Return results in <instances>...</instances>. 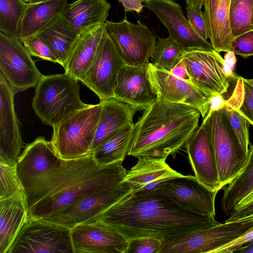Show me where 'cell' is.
I'll use <instances>...</instances> for the list:
<instances>
[{
	"mask_svg": "<svg viewBox=\"0 0 253 253\" xmlns=\"http://www.w3.org/2000/svg\"><path fill=\"white\" fill-rule=\"evenodd\" d=\"M96 220L113 228L128 241L147 237L158 239L162 243L219 223L214 216L197 214L182 209L155 189L132 192Z\"/></svg>",
	"mask_w": 253,
	"mask_h": 253,
	"instance_id": "1",
	"label": "cell"
},
{
	"mask_svg": "<svg viewBox=\"0 0 253 253\" xmlns=\"http://www.w3.org/2000/svg\"><path fill=\"white\" fill-rule=\"evenodd\" d=\"M126 173L122 161L100 165L92 153L66 160L64 166L42 179L26 194L29 216L47 217L82 197L120 184Z\"/></svg>",
	"mask_w": 253,
	"mask_h": 253,
	"instance_id": "2",
	"label": "cell"
},
{
	"mask_svg": "<svg viewBox=\"0 0 253 253\" xmlns=\"http://www.w3.org/2000/svg\"><path fill=\"white\" fill-rule=\"evenodd\" d=\"M201 116L189 105L157 100L134 124L128 155L167 158L174 155L199 126Z\"/></svg>",
	"mask_w": 253,
	"mask_h": 253,
	"instance_id": "3",
	"label": "cell"
},
{
	"mask_svg": "<svg viewBox=\"0 0 253 253\" xmlns=\"http://www.w3.org/2000/svg\"><path fill=\"white\" fill-rule=\"evenodd\" d=\"M78 81L65 73L43 75L36 86L32 105L43 123L53 127L88 105L80 98Z\"/></svg>",
	"mask_w": 253,
	"mask_h": 253,
	"instance_id": "4",
	"label": "cell"
},
{
	"mask_svg": "<svg viewBox=\"0 0 253 253\" xmlns=\"http://www.w3.org/2000/svg\"><path fill=\"white\" fill-rule=\"evenodd\" d=\"M101 104H88L53 127L50 142L62 159H79L92 153Z\"/></svg>",
	"mask_w": 253,
	"mask_h": 253,
	"instance_id": "5",
	"label": "cell"
},
{
	"mask_svg": "<svg viewBox=\"0 0 253 253\" xmlns=\"http://www.w3.org/2000/svg\"><path fill=\"white\" fill-rule=\"evenodd\" d=\"M213 151L220 189L241 171L248 154L233 134L222 109L208 113L204 118Z\"/></svg>",
	"mask_w": 253,
	"mask_h": 253,
	"instance_id": "6",
	"label": "cell"
},
{
	"mask_svg": "<svg viewBox=\"0 0 253 253\" xmlns=\"http://www.w3.org/2000/svg\"><path fill=\"white\" fill-rule=\"evenodd\" d=\"M253 225V214L233 221L219 223L164 243L162 253H212L234 240Z\"/></svg>",
	"mask_w": 253,
	"mask_h": 253,
	"instance_id": "7",
	"label": "cell"
},
{
	"mask_svg": "<svg viewBox=\"0 0 253 253\" xmlns=\"http://www.w3.org/2000/svg\"><path fill=\"white\" fill-rule=\"evenodd\" d=\"M74 253L71 229L29 217L8 253Z\"/></svg>",
	"mask_w": 253,
	"mask_h": 253,
	"instance_id": "8",
	"label": "cell"
},
{
	"mask_svg": "<svg viewBox=\"0 0 253 253\" xmlns=\"http://www.w3.org/2000/svg\"><path fill=\"white\" fill-rule=\"evenodd\" d=\"M132 192L127 183L86 195L41 220L71 229L93 221L113 205Z\"/></svg>",
	"mask_w": 253,
	"mask_h": 253,
	"instance_id": "9",
	"label": "cell"
},
{
	"mask_svg": "<svg viewBox=\"0 0 253 253\" xmlns=\"http://www.w3.org/2000/svg\"><path fill=\"white\" fill-rule=\"evenodd\" d=\"M0 74L15 93L36 86L43 76L21 41L0 32Z\"/></svg>",
	"mask_w": 253,
	"mask_h": 253,
	"instance_id": "10",
	"label": "cell"
},
{
	"mask_svg": "<svg viewBox=\"0 0 253 253\" xmlns=\"http://www.w3.org/2000/svg\"><path fill=\"white\" fill-rule=\"evenodd\" d=\"M104 26L125 64L136 66L150 63L157 39L145 24L140 20L132 23L125 17L117 22L106 20Z\"/></svg>",
	"mask_w": 253,
	"mask_h": 253,
	"instance_id": "11",
	"label": "cell"
},
{
	"mask_svg": "<svg viewBox=\"0 0 253 253\" xmlns=\"http://www.w3.org/2000/svg\"><path fill=\"white\" fill-rule=\"evenodd\" d=\"M125 63L105 28L93 62L80 80L99 98L114 97L118 72Z\"/></svg>",
	"mask_w": 253,
	"mask_h": 253,
	"instance_id": "12",
	"label": "cell"
},
{
	"mask_svg": "<svg viewBox=\"0 0 253 253\" xmlns=\"http://www.w3.org/2000/svg\"><path fill=\"white\" fill-rule=\"evenodd\" d=\"M189 81L201 90L215 95L227 92L231 80L224 71V60L215 50H194L183 52Z\"/></svg>",
	"mask_w": 253,
	"mask_h": 253,
	"instance_id": "13",
	"label": "cell"
},
{
	"mask_svg": "<svg viewBox=\"0 0 253 253\" xmlns=\"http://www.w3.org/2000/svg\"><path fill=\"white\" fill-rule=\"evenodd\" d=\"M144 6L156 14L168 29L169 36L184 52L215 50L211 44L202 38L186 19L181 6L173 0H144ZM216 51V50H215Z\"/></svg>",
	"mask_w": 253,
	"mask_h": 253,
	"instance_id": "14",
	"label": "cell"
},
{
	"mask_svg": "<svg viewBox=\"0 0 253 253\" xmlns=\"http://www.w3.org/2000/svg\"><path fill=\"white\" fill-rule=\"evenodd\" d=\"M66 161L57 155L50 141L43 136L28 144L16 164L26 194L47 174L63 167Z\"/></svg>",
	"mask_w": 253,
	"mask_h": 253,
	"instance_id": "15",
	"label": "cell"
},
{
	"mask_svg": "<svg viewBox=\"0 0 253 253\" xmlns=\"http://www.w3.org/2000/svg\"><path fill=\"white\" fill-rule=\"evenodd\" d=\"M148 68L149 78L158 100L189 105L197 109L203 119L206 117L213 95L201 90L188 81L157 69L150 62Z\"/></svg>",
	"mask_w": 253,
	"mask_h": 253,
	"instance_id": "16",
	"label": "cell"
},
{
	"mask_svg": "<svg viewBox=\"0 0 253 253\" xmlns=\"http://www.w3.org/2000/svg\"><path fill=\"white\" fill-rule=\"evenodd\" d=\"M155 190L186 211L202 215H215V199L218 191L209 189L194 176L184 175L170 179Z\"/></svg>",
	"mask_w": 253,
	"mask_h": 253,
	"instance_id": "17",
	"label": "cell"
},
{
	"mask_svg": "<svg viewBox=\"0 0 253 253\" xmlns=\"http://www.w3.org/2000/svg\"><path fill=\"white\" fill-rule=\"evenodd\" d=\"M74 253H126L128 241L104 222L96 220L71 229Z\"/></svg>",
	"mask_w": 253,
	"mask_h": 253,
	"instance_id": "18",
	"label": "cell"
},
{
	"mask_svg": "<svg viewBox=\"0 0 253 253\" xmlns=\"http://www.w3.org/2000/svg\"><path fill=\"white\" fill-rule=\"evenodd\" d=\"M15 93L0 74V161L13 165L24 144L14 109Z\"/></svg>",
	"mask_w": 253,
	"mask_h": 253,
	"instance_id": "19",
	"label": "cell"
},
{
	"mask_svg": "<svg viewBox=\"0 0 253 253\" xmlns=\"http://www.w3.org/2000/svg\"><path fill=\"white\" fill-rule=\"evenodd\" d=\"M148 65H123L118 72L114 97L138 110H144L158 100L149 78Z\"/></svg>",
	"mask_w": 253,
	"mask_h": 253,
	"instance_id": "20",
	"label": "cell"
},
{
	"mask_svg": "<svg viewBox=\"0 0 253 253\" xmlns=\"http://www.w3.org/2000/svg\"><path fill=\"white\" fill-rule=\"evenodd\" d=\"M194 176L212 191L220 189L215 157L205 120L185 144Z\"/></svg>",
	"mask_w": 253,
	"mask_h": 253,
	"instance_id": "21",
	"label": "cell"
},
{
	"mask_svg": "<svg viewBox=\"0 0 253 253\" xmlns=\"http://www.w3.org/2000/svg\"><path fill=\"white\" fill-rule=\"evenodd\" d=\"M137 158L136 164L126 172L122 181L130 186L133 193L153 190L167 180L184 175L172 169L166 163V158Z\"/></svg>",
	"mask_w": 253,
	"mask_h": 253,
	"instance_id": "22",
	"label": "cell"
},
{
	"mask_svg": "<svg viewBox=\"0 0 253 253\" xmlns=\"http://www.w3.org/2000/svg\"><path fill=\"white\" fill-rule=\"evenodd\" d=\"M230 0H203L208 38L218 52L230 51L233 37L229 21Z\"/></svg>",
	"mask_w": 253,
	"mask_h": 253,
	"instance_id": "23",
	"label": "cell"
},
{
	"mask_svg": "<svg viewBox=\"0 0 253 253\" xmlns=\"http://www.w3.org/2000/svg\"><path fill=\"white\" fill-rule=\"evenodd\" d=\"M51 49L63 67L77 42L79 35L62 13L55 16L36 34Z\"/></svg>",
	"mask_w": 253,
	"mask_h": 253,
	"instance_id": "24",
	"label": "cell"
},
{
	"mask_svg": "<svg viewBox=\"0 0 253 253\" xmlns=\"http://www.w3.org/2000/svg\"><path fill=\"white\" fill-rule=\"evenodd\" d=\"M101 110L92 146V152L119 129L133 124L138 109L114 97L100 100Z\"/></svg>",
	"mask_w": 253,
	"mask_h": 253,
	"instance_id": "25",
	"label": "cell"
},
{
	"mask_svg": "<svg viewBox=\"0 0 253 253\" xmlns=\"http://www.w3.org/2000/svg\"><path fill=\"white\" fill-rule=\"evenodd\" d=\"M29 217L26 196L0 200V253H8Z\"/></svg>",
	"mask_w": 253,
	"mask_h": 253,
	"instance_id": "26",
	"label": "cell"
},
{
	"mask_svg": "<svg viewBox=\"0 0 253 253\" xmlns=\"http://www.w3.org/2000/svg\"><path fill=\"white\" fill-rule=\"evenodd\" d=\"M104 30V23L91 27L80 35L63 67L66 74L80 81L93 62Z\"/></svg>",
	"mask_w": 253,
	"mask_h": 253,
	"instance_id": "27",
	"label": "cell"
},
{
	"mask_svg": "<svg viewBox=\"0 0 253 253\" xmlns=\"http://www.w3.org/2000/svg\"><path fill=\"white\" fill-rule=\"evenodd\" d=\"M111 4L107 0H77L69 3L63 12L79 34L107 20Z\"/></svg>",
	"mask_w": 253,
	"mask_h": 253,
	"instance_id": "28",
	"label": "cell"
},
{
	"mask_svg": "<svg viewBox=\"0 0 253 253\" xmlns=\"http://www.w3.org/2000/svg\"><path fill=\"white\" fill-rule=\"evenodd\" d=\"M68 4L67 0H40L28 3L20 23L18 38L35 35L55 16L63 13Z\"/></svg>",
	"mask_w": 253,
	"mask_h": 253,
	"instance_id": "29",
	"label": "cell"
},
{
	"mask_svg": "<svg viewBox=\"0 0 253 253\" xmlns=\"http://www.w3.org/2000/svg\"><path fill=\"white\" fill-rule=\"evenodd\" d=\"M223 189L221 208L228 216L253 191V144L249 148L247 162L240 173Z\"/></svg>",
	"mask_w": 253,
	"mask_h": 253,
	"instance_id": "30",
	"label": "cell"
},
{
	"mask_svg": "<svg viewBox=\"0 0 253 253\" xmlns=\"http://www.w3.org/2000/svg\"><path fill=\"white\" fill-rule=\"evenodd\" d=\"M133 125L125 126L110 135L92 152L94 160L100 165L123 161L130 150Z\"/></svg>",
	"mask_w": 253,
	"mask_h": 253,
	"instance_id": "31",
	"label": "cell"
},
{
	"mask_svg": "<svg viewBox=\"0 0 253 253\" xmlns=\"http://www.w3.org/2000/svg\"><path fill=\"white\" fill-rule=\"evenodd\" d=\"M157 37L151 63L158 69L171 73L180 60L183 50L169 36L166 38Z\"/></svg>",
	"mask_w": 253,
	"mask_h": 253,
	"instance_id": "32",
	"label": "cell"
},
{
	"mask_svg": "<svg viewBox=\"0 0 253 253\" xmlns=\"http://www.w3.org/2000/svg\"><path fill=\"white\" fill-rule=\"evenodd\" d=\"M28 2L24 0H0V32L17 37L20 23Z\"/></svg>",
	"mask_w": 253,
	"mask_h": 253,
	"instance_id": "33",
	"label": "cell"
},
{
	"mask_svg": "<svg viewBox=\"0 0 253 253\" xmlns=\"http://www.w3.org/2000/svg\"><path fill=\"white\" fill-rule=\"evenodd\" d=\"M229 21L233 39L253 30V0H230Z\"/></svg>",
	"mask_w": 253,
	"mask_h": 253,
	"instance_id": "34",
	"label": "cell"
},
{
	"mask_svg": "<svg viewBox=\"0 0 253 253\" xmlns=\"http://www.w3.org/2000/svg\"><path fill=\"white\" fill-rule=\"evenodd\" d=\"M236 84L231 96L226 100L237 107L248 123L253 126V84L235 74Z\"/></svg>",
	"mask_w": 253,
	"mask_h": 253,
	"instance_id": "35",
	"label": "cell"
},
{
	"mask_svg": "<svg viewBox=\"0 0 253 253\" xmlns=\"http://www.w3.org/2000/svg\"><path fill=\"white\" fill-rule=\"evenodd\" d=\"M0 200L26 196L16 165L0 161Z\"/></svg>",
	"mask_w": 253,
	"mask_h": 253,
	"instance_id": "36",
	"label": "cell"
},
{
	"mask_svg": "<svg viewBox=\"0 0 253 253\" xmlns=\"http://www.w3.org/2000/svg\"><path fill=\"white\" fill-rule=\"evenodd\" d=\"M222 110L233 134L248 154L250 144L248 127L250 125L237 107L227 100Z\"/></svg>",
	"mask_w": 253,
	"mask_h": 253,
	"instance_id": "37",
	"label": "cell"
},
{
	"mask_svg": "<svg viewBox=\"0 0 253 253\" xmlns=\"http://www.w3.org/2000/svg\"><path fill=\"white\" fill-rule=\"evenodd\" d=\"M20 40L32 56L58 63L56 58L49 47L35 35Z\"/></svg>",
	"mask_w": 253,
	"mask_h": 253,
	"instance_id": "38",
	"label": "cell"
},
{
	"mask_svg": "<svg viewBox=\"0 0 253 253\" xmlns=\"http://www.w3.org/2000/svg\"><path fill=\"white\" fill-rule=\"evenodd\" d=\"M162 242L154 238L142 237L128 241L126 253H159Z\"/></svg>",
	"mask_w": 253,
	"mask_h": 253,
	"instance_id": "39",
	"label": "cell"
},
{
	"mask_svg": "<svg viewBox=\"0 0 253 253\" xmlns=\"http://www.w3.org/2000/svg\"><path fill=\"white\" fill-rule=\"evenodd\" d=\"M230 51L244 58L253 55V30L235 38Z\"/></svg>",
	"mask_w": 253,
	"mask_h": 253,
	"instance_id": "40",
	"label": "cell"
},
{
	"mask_svg": "<svg viewBox=\"0 0 253 253\" xmlns=\"http://www.w3.org/2000/svg\"><path fill=\"white\" fill-rule=\"evenodd\" d=\"M186 11L188 20L194 29L202 38L207 41L208 36L203 12L201 9L188 5L186 6Z\"/></svg>",
	"mask_w": 253,
	"mask_h": 253,
	"instance_id": "41",
	"label": "cell"
},
{
	"mask_svg": "<svg viewBox=\"0 0 253 253\" xmlns=\"http://www.w3.org/2000/svg\"><path fill=\"white\" fill-rule=\"evenodd\" d=\"M253 242V225L242 235L214 250L212 253H233L242 246Z\"/></svg>",
	"mask_w": 253,
	"mask_h": 253,
	"instance_id": "42",
	"label": "cell"
},
{
	"mask_svg": "<svg viewBox=\"0 0 253 253\" xmlns=\"http://www.w3.org/2000/svg\"><path fill=\"white\" fill-rule=\"evenodd\" d=\"M253 214V201L232 211L225 222L233 221Z\"/></svg>",
	"mask_w": 253,
	"mask_h": 253,
	"instance_id": "43",
	"label": "cell"
},
{
	"mask_svg": "<svg viewBox=\"0 0 253 253\" xmlns=\"http://www.w3.org/2000/svg\"><path fill=\"white\" fill-rule=\"evenodd\" d=\"M224 71L225 75L230 79L233 80L235 75L234 69L237 60L235 54L232 51L226 52L224 56Z\"/></svg>",
	"mask_w": 253,
	"mask_h": 253,
	"instance_id": "44",
	"label": "cell"
},
{
	"mask_svg": "<svg viewBox=\"0 0 253 253\" xmlns=\"http://www.w3.org/2000/svg\"><path fill=\"white\" fill-rule=\"evenodd\" d=\"M123 5L126 12L127 11H135L140 13L144 5L143 4L144 0H118Z\"/></svg>",
	"mask_w": 253,
	"mask_h": 253,
	"instance_id": "45",
	"label": "cell"
},
{
	"mask_svg": "<svg viewBox=\"0 0 253 253\" xmlns=\"http://www.w3.org/2000/svg\"><path fill=\"white\" fill-rule=\"evenodd\" d=\"M171 73L177 78L188 81L189 80L186 67L181 59L172 70Z\"/></svg>",
	"mask_w": 253,
	"mask_h": 253,
	"instance_id": "46",
	"label": "cell"
},
{
	"mask_svg": "<svg viewBox=\"0 0 253 253\" xmlns=\"http://www.w3.org/2000/svg\"><path fill=\"white\" fill-rule=\"evenodd\" d=\"M225 103L222 94L213 95L211 100L209 112L218 110L223 108Z\"/></svg>",
	"mask_w": 253,
	"mask_h": 253,
	"instance_id": "47",
	"label": "cell"
},
{
	"mask_svg": "<svg viewBox=\"0 0 253 253\" xmlns=\"http://www.w3.org/2000/svg\"><path fill=\"white\" fill-rule=\"evenodd\" d=\"M236 253H253V242L249 243L241 247Z\"/></svg>",
	"mask_w": 253,
	"mask_h": 253,
	"instance_id": "48",
	"label": "cell"
},
{
	"mask_svg": "<svg viewBox=\"0 0 253 253\" xmlns=\"http://www.w3.org/2000/svg\"><path fill=\"white\" fill-rule=\"evenodd\" d=\"M253 191L248 196V197L239 206H238L237 207H236L234 210H235L239 207H240L241 206H244V205H245L251 202H253Z\"/></svg>",
	"mask_w": 253,
	"mask_h": 253,
	"instance_id": "49",
	"label": "cell"
},
{
	"mask_svg": "<svg viewBox=\"0 0 253 253\" xmlns=\"http://www.w3.org/2000/svg\"><path fill=\"white\" fill-rule=\"evenodd\" d=\"M24 0L26 2L30 3V2H33L35 1H38L40 0Z\"/></svg>",
	"mask_w": 253,
	"mask_h": 253,
	"instance_id": "50",
	"label": "cell"
},
{
	"mask_svg": "<svg viewBox=\"0 0 253 253\" xmlns=\"http://www.w3.org/2000/svg\"><path fill=\"white\" fill-rule=\"evenodd\" d=\"M248 80L252 84H253V78L252 79H248Z\"/></svg>",
	"mask_w": 253,
	"mask_h": 253,
	"instance_id": "51",
	"label": "cell"
}]
</instances>
